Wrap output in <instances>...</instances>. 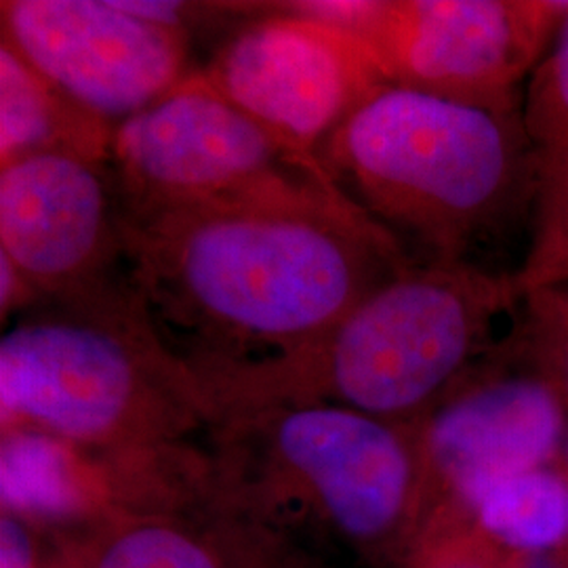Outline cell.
I'll use <instances>...</instances> for the list:
<instances>
[{"label":"cell","instance_id":"obj_16","mask_svg":"<svg viewBox=\"0 0 568 568\" xmlns=\"http://www.w3.org/2000/svg\"><path fill=\"white\" fill-rule=\"evenodd\" d=\"M89 568H224L215 549L171 523L142 520L110 532Z\"/></svg>","mask_w":568,"mask_h":568},{"label":"cell","instance_id":"obj_9","mask_svg":"<svg viewBox=\"0 0 568 568\" xmlns=\"http://www.w3.org/2000/svg\"><path fill=\"white\" fill-rule=\"evenodd\" d=\"M0 41L112 129L192 74V37L143 20L121 0H2Z\"/></svg>","mask_w":568,"mask_h":568},{"label":"cell","instance_id":"obj_19","mask_svg":"<svg viewBox=\"0 0 568 568\" xmlns=\"http://www.w3.org/2000/svg\"><path fill=\"white\" fill-rule=\"evenodd\" d=\"M488 568H568V554L535 556H478Z\"/></svg>","mask_w":568,"mask_h":568},{"label":"cell","instance_id":"obj_21","mask_svg":"<svg viewBox=\"0 0 568 568\" xmlns=\"http://www.w3.org/2000/svg\"><path fill=\"white\" fill-rule=\"evenodd\" d=\"M562 466L567 467L568 469V445L567 448H565V464Z\"/></svg>","mask_w":568,"mask_h":568},{"label":"cell","instance_id":"obj_6","mask_svg":"<svg viewBox=\"0 0 568 568\" xmlns=\"http://www.w3.org/2000/svg\"><path fill=\"white\" fill-rule=\"evenodd\" d=\"M110 166L124 220L206 204L339 194L316 156L225 100L201 70L114 129Z\"/></svg>","mask_w":568,"mask_h":568},{"label":"cell","instance_id":"obj_13","mask_svg":"<svg viewBox=\"0 0 568 568\" xmlns=\"http://www.w3.org/2000/svg\"><path fill=\"white\" fill-rule=\"evenodd\" d=\"M112 133V126L82 112L0 41V166L42 152H74L110 163Z\"/></svg>","mask_w":568,"mask_h":568},{"label":"cell","instance_id":"obj_15","mask_svg":"<svg viewBox=\"0 0 568 568\" xmlns=\"http://www.w3.org/2000/svg\"><path fill=\"white\" fill-rule=\"evenodd\" d=\"M520 116L537 159L539 204L568 187V13L530 74Z\"/></svg>","mask_w":568,"mask_h":568},{"label":"cell","instance_id":"obj_5","mask_svg":"<svg viewBox=\"0 0 568 568\" xmlns=\"http://www.w3.org/2000/svg\"><path fill=\"white\" fill-rule=\"evenodd\" d=\"M215 480L305 499L365 548L396 541L424 514L415 424L337 405H274L211 429Z\"/></svg>","mask_w":568,"mask_h":568},{"label":"cell","instance_id":"obj_2","mask_svg":"<svg viewBox=\"0 0 568 568\" xmlns=\"http://www.w3.org/2000/svg\"><path fill=\"white\" fill-rule=\"evenodd\" d=\"M318 161L410 262L495 270L488 253L535 220L539 173L520 110L387 87L328 138Z\"/></svg>","mask_w":568,"mask_h":568},{"label":"cell","instance_id":"obj_20","mask_svg":"<svg viewBox=\"0 0 568 568\" xmlns=\"http://www.w3.org/2000/svg\"><path fill=\"white\" fill-rule=\"evenodd\" d=\"M436 568H488L480 558H476L474 554H455V556H448L443 558L440 565Z\"/></svg>","mask_w":568,"mask_h":568},{"label":"cell","instance_id":"obj_1","mask_svg":"<svg viewBox=\"0 0 568 568\" xmlns=\"http://www.w3.org/2000/svg\"><path fill=\"white\" fill-rule=\"evenodd\" d=\"M406 264L342 194L124 220V281L199 382L318 344Z\"/></svg>","mask_w":568,"mask_h":568},{"label":"cell","instance_id":"obj_7","mask_svg":"<svg viewBox=\"0 0 568 568\" xmlns=\"http://www.w3.org/2000/svg\"><path fill=\"white\" fill-rule=\"evenodd\" d=\"M307 13L358 34L394 87L520 110L518 89L546 55L568 2L310 0Z\"/></svg>","mask_w":568,"mask_h":568},{"label":"cell","instance_id":"obj_17","mask_svg":"<svg viewBox=\"0 0 568 568\" xmlns=\"http://www.w3.org/2000/svg\"><path fill=\"white\" fill-rule=\"evenodd\" d=\"M518 344L568 408V281L525 293Z\"/></svg>","mask_w":568,"mask_h":568},{"label":"cell","instance_id":"obj_18","mask_svg":"<svg viewBox=\"0 0 568 568\" xmlns=\"http://www.w3.org/2000/svg\"><path fill=\"white\" fill-rule=\"evenodd\" d=\"M0 568H37V551L26 520L9 511H2L0 518Z\"/></svg>","mask_w":568,"mask_h":568},{"label":"cell","instance_id":"obj_10","mask_svg":"<svg viewBox=\"0 0 568 568\" xmlns=\"http://www.w3.org/2000/svg\"><path fill=\"white\" fill-rule=\"evenodd\" d=\"M0 255L39 302L124 276V206L110 163L42 152L0 166Z\"/></svg>","mask_w":568,"mask_h":568},{"label":"cell","instance_id":"obj_4","mask_svg":"<svg viewBox=\"0 0 568 568\" xmlns=\"http://www.w3.org/2000/svg\"><path fill=\"white\" fill-rule=\"evenodd\" d=\"M2 429L30 427L108 450L187 447L215 413L161 342L124 276L42 300L2 326Z\"/></svg>","mask_w":568,"mask_h":568},{"label":"cell","instance_id":"obj_11","mask_svg":"<svg viewBox=\"0 0 568 568\" xmlns=\"http://www.w3.org/2000/svg\"><path fill=\"white\" fill-rule=\"evenodd\" d=\"M501 349L415 422L424 514L432 504L464 514L488 488L560 459L562 396L530 363L523 371L497 368Z\"/></svg>","mask_w":568,"mask_h":568},{"label":"cell","instance_id":"obj_3","mask_svg":"<svg viewBox=\"0 0 568 568\" xmlns=\"http://www.w3.org/2000/svg\"><path fill=\"white\" fill-rule=\"evenodd\" d=\"M516 274L410 262L318 344L203 382L217 417L274 405H337L415 424L504 345L523 321Z\"/></svg>","mask_w":568,"mask_h":568},{"label":"cell","instance_id":"obj_12","mask_svg":"<svg viewBox=\"0 0 568 568\" xmlns=\"http://www.w3.org/2000/svg\"><path fill=\"white\" fill-rule=\"evenodd\" d=\"M156 453L108 450L68 443L30 427L2 429V511L21 520H74L103 504L119 488L148 487Z\"/></svg>","mask_w":568,"mask_h":568},{"label":"cell","instance_id":"obj_8","mask_svg":"<svg viewBox=\"0 0 568 568\" xmlns=\"http://www.w3.org/2000/svg\"><path fill=\"white\" fill-rule=\"evenodd\" d=\"M225 100L284 142L316 156L387 81L358 34L265 2L201 70Z\"/></svg>","mask_w":568,"mask_h":568},{"label":"cell","instance_id":"obj_14","mask_svg":"<svg viewBox=\"0 0 568 568\" xmlns=\"http://www.w3.org/2000/svg\"><path fill=\"white\" fill-rule=\"evenodd\" d=\"M483 556L568 554V469L537 467L483 493L464 511Z\"/></svg>","mask_w":568,"mask_h":568}]
</instances>
